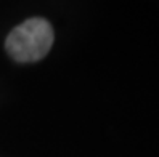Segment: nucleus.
Instances as JSON below:
<instances>
[{
  "instance_id": "obj_1",
  "label": "nucleus",
  "mask_w": 159,
  "mask_h": 157,
  "mask_svg": "<svg viewBox=\"0 0 159 157\" xmlns=\"http://www.w3.org/2000/svg\"><path fill=\"white\" fill-rule=\"evenodd\" d=\"M55 40L53 27L43 18H31L8 34L5 47L8 55L20 63H34L50 51Z\"/></svg>"
}]
</instances>
